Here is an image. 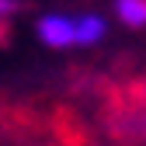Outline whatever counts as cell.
<instances>
[{
    "mask_svg": "<svg viewBox=\"0 0 146 146\" xmlns=\"http://www.w3.org/2000/svg\"><path fill=\"white\" fill-rule=\"evenodd\" d=\"M21 11V0H0V21H7Z\"/></svg>",
    "mask_w": 146,
    "mask_h": 146,
    "instance_id": "277c9868",
    "label": "cell"
},
{
    "mask_svg": "<svg viewBox=\"0 0 146 146\" xmlns=\"http://www.w3.org/2000/svg\"><path fill=\"white\" fill-rule=\"evenodd\" d=\"M115 17L125 28H146V0H115Z\"/></svg>",
    "mask_w": 146,
    "mask_h": 146,
    "instance_id": "3957f363",
    "label": "cell"
},
{
    "mask_svg": "<svg viewBox=\"0 0 146 146\" xmlns=\"http://www.w3.org/2000/svg\"><path fill=\"white\" fill-rule=\"evenodd\" d=\"M108 35V21L101 14L87 11V14H73V49H90Z\"/></svg>",
    "mask_w": 146,
    "mask_h": 146,
    "instance_id": "7a4b0ae2",
    "label": "cell"
},
{
    "mask_svg": "<svg viewBox=\"0 0 146 146\" xmlns=\"http://www.w3.org/2000/svg\"><path fill=\"white\" fill-rule=\"evenodd\" d=\"M35 35L49 49H73V14L49 11L35 21Z\"/></svg>",
    "mask_w": 146,
    "mask_h": 146,
    "instance_id": "6da1fadb",
    "label": "cell"
},
{
    "mask_svg": "<svg viewBox=\"0 0 146 146\" xmlns=\"http://www.w3.org/2000/svg\"><path fill=\"white\" fill-rule=\"evenodd\" d=\"M143 136H146V118H143Z\"/></svg>",
    "mask_w": 146,
    "mask_h": 146,
    "instance_id": "5b68a950",
    "label": "cell"
}]
</instances>
